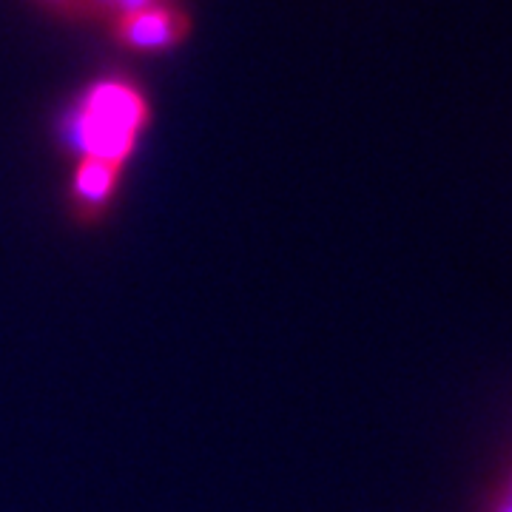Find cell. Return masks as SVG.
I'll use <instances>...</instances> for the list:
<instances>
[{
    "instance_id": "cell-5",
    "label": "cell",
    "mask_w": 512,
    "mask_h": 512,
    "mask_svg": "<svg viewBox=\"0 0 512 512\" xmlns=\"http://www.w3.org/2000/svg\"><path fill=\"white\" fill-rule=\"evenodd\" d=\"M40 9H46L49 15L63 20H89L86 15V0H32Z\"/></svg>"
},
{
    "instance_id": "cell-1",
    "label": "cell",
    "mask_w": 512,
    "mask_h": 512,
    "mask_svg": "<svg viewBox=\"0 0 512 512\" xmlns=\"http://www.w3.org/2000/svg\"><path fill=\"white\" fill-rule=\"evenodd\" d=\"M151 123L146 94L123 77L94 80L60 123L63 151L74 160H103L126 168Z\"/></svg>"
},
{
    "instance_id": "cell-4",
    "label": "cell",
    "mask_w": 512,
    "mask_h": 512,
    "mask_svg": "<svg viewBox=\"0 0 512 512\" xmlns=\"http://www.w3.org/2000/svg\"><path fill=\"white\" fill-rule=\"evenodd\" d=\"M174 0H86V15L92 20L111 23L117 18H126L134 12H146L154 6H168Z\"/></svg>"
},
{
    "instance_id": "cell-2",
    "label": "cell",
    "mask_w": 512,
    "mask_h": 512,
    "mask_svg": "<svg viewBox=\"0 0 512 512\" xmlns=\"http://www.w3.org/2000/svg\"><path fill=\"white\" fill-rule=\"evenodd\" d=\"M123 165L103 160H74L66 188V205L77 225H97L109 217L111 205L120 197Z\"/></svg>"
},
{
    "instance_id": "cell-6",
    "label": "cell",
    "mask_w": 512,
    "mask_h": 512,
    "mask_svg": "<svg viewBox=\"0 0 512 512\" xmlns=\"http://www.w3.org/2000/svg\"><path fill=\"white\" fill-rule=\"evenodd\" d=\"M490 512H512V498H507V495H498Z\"/></svg>"
},
{
    "instance_id": "cell-7",
    "label": "cell",
    "mask_w": 512,
    "mask_h": 512,
    "mask_svg": "<svg viewBox=\"0 0 512 512\" xmlns=\"http://www.w3.org/2000/svg\"><path fill=\"white\" fill-rule=\"evenodd\" d=\"M501 495H507V498H512V476H510V481H507V487L501 490Z\"/></svg>"
},
{
    "instance_id": "cell-3",
    "label": "cell",
    "mask_w": 512,
    "mask_h": 512,
    "mask_svg": "<svg viewBox=\"0 0 512 512\" xmlns=\"http://www.w3.org/2000/svg\"><path fill=\"white\" fill-rule=\"evenodd\" d=\"M111 37L131 52H168L191 32V18L180 6H154L109 23Z\"/></svg>"
}]
</instances>
